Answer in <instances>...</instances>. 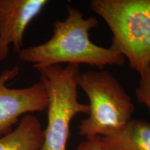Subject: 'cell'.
<instances>
[{
    "instance_id": "obj_6",
    "label": "cell",
    "mask_w": 150,
    "mask_h": 150,
    "mask_svg": "<svg viewBox=\"0 0 150 150\" xmlns=\"http://www.w3.org/2000/svg\"><path fill=\"white\" fill-rule=\"evenodd\" d=\"M48 3L47 0H0V61L7 59L11 45L16 53L21 51L27 27Z\"/></svg>"
},
{
    "instance_id": "obj_3",
    "label": "cell",
    "mask_w": 150,
    "mask_h": 150,
    "mask_svg": "<svg viewBox=\"0 0 150 150\" xmlns=\"http://www.w3.org/2000/svg\"><path fill=\"white\" fill-rule=\"evenodd\" d=\"M78 86L89 100L88 116L79 126V134L86 139L115 134L133 118L135 106L130 96L108 71L81 73Z\"/></svg>"
},
{
    "instance_id": "obj_10",
    "label": "cell",
    "mask_w": 150,
    "mask_h": 150,
    "mask_svg": "<svg viewBox=\"0 0 150 150\" xmlns=\"http://www.w3.org/2000/svg\"><path fill=\"white\" fill-rule=\"evenodd\" d=\"M75 150H101L99 146V137L86 139L79 144Z\"/></svg>"
},
{
    "instance_id": "obj_8",
    "label": "cell",
    "mask_w": 150,
    "mask_h": 150,
    "mask_svg": "<svg viewBox=\"0 0 150 150\" xmlns=\"http://www.w3.org/2000/svg\"><path fill=\"white\" fill-rule=\"evenodd\" d=\"M43 141L40 122L33 114H27L13 130L0 138V150H39Z\"/></svg>"
},
{
    "instance_id": "obj_4",
    "label": "cell",
    "mask_w": 150,
    "mask_h": 150,
    "mask_svg": "<svg viewBox=\"0 0 150 150\" xmlns=\"http://www.w3.org/2000/svg\"><path fill=\"white\" fill-rule=\"evenodd\" d=\"M40 81L48 95L47 125L39 150H66L72 120L79 113L88 115V104L78 100L79 65L67 64L41 67Z\"/></svg>"
},
{
    "instance_id": "obj_7",
    "label": "cell",
    "mask_w": 150,
    "mask_h": 150,
    "mask_svg": "<svg viewBox=\"0 0 150 150\" xmlns=\"http://www.w3.org/2000/svg\"><path fill=\"white\" fill-rule=\"evenodd\" d=\"M101 150H150V122L132 119L116 134L99 137Z\"/></svg>"
},
{
    "instance_id": "obj_2",
    "label": "cell",
    "mask_w": 150,
    "mask_h": 150,
    "mask_svg": "<svg viewBox=\"0 0 150 150\" xmlns=\"http://www.w3.org/2000/svg\"><path fill=\"white\" fill-rule=\"evenodd\" d=\"M90 7L110 29V48L141 74L150 66V0H93Z\"/></svg>"
},
{
    "instance_id": "obj_5",
    "label": "cell",
    "mask_w": 150,
    "mask_h": 150,
    "mask_svg": "<svg viewBox=\"0 0 150 150\" xmlns=\"http://www.w3.org/2000/svg\"><path fill=\"white\" fill-rule=\"evenodd\" d=\"M16 65L0 74V138L13 130L22 116L41 112L48 106V95L42 81L23 88H10L7 86L20 72Z\"/></svg>"
},
{
    "instance_id": "obj_9",
    "label": "cell",
    "mask_w": 150,
    "mask_h": 150,
    "mask_svg": "<svg viewBox=\"0 0 150 150\" xmlns=\"http://www.w3.org/2000/svg\"><path fill=\"white\" fill-rule=\"evenodd\" d=\"M140 76L136 95L138 102L145 105L150 112V66Z\"/></svg>"
},
{
    "instance_id": "obj_1",
    "label": "cell",
    "mask_w": 150,
    "mask_h": 150,
    "mask_svg": "<svg viewBox=\"0 0 150 150\" xmlns=\"http://www.w3.org/2000/svg\"><path fill=\"white\" fill-rule=\"evenodd\" d=\"M66 9V18L54 22L51 38L22 48L18 53L20 61L31 63L35 70L61 63L86 64L104 70L107 65L121 66L126 63L121 54L91 40L90 31L99 24L95 17L85 18L79 9L71 5H67Z\"/></svg>"
}]
</instances>
